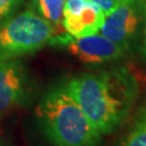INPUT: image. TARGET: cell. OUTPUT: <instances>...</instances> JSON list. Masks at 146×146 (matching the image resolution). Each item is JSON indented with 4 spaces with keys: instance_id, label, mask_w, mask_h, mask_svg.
<instances>
[{
    "instance_id": "cell-12",
    "label": "cell",
    "mask_w": 146,
    "mask_h": 146,
    "mask_svg": "<svg viewBox=\"0 0 146 146\" xmlns=\"http://www.w3.org/2000/svg\"><path fill=\"white\" fill-rule=\"evenodd\" d=\"M144 28H143V47H142V52L143 55L146 58V2L145 8H144Z\"/></svg>"
},
{
    "instance_id": "cell-8",
    "label": "cell",
    "mask_w": 146,
    "mask_h": 146,
    "mask_svg": "<svg viewBox=\"0 0 146 146\" xmlns=\"http://www.w3.org/2000/svg\"><path fill=\"white\" fill-rule=\"evenodd\" d=\"M120 146H146V102L137 108Z\"/></svg>"
},
{
    "instance_id": "cell-9",
    "label": "cell",
    "mask_w": 146,
    "mask_h": 146,
    "mask_svg": "<svg viewBox=\"0 0 146 146\" xmlns=\"http://www.w3.org/2000/svg\"><path fill=\"white\" fill-rule=\"evenodd\" d=\"M65 1L66 0H34L37 10L41 14L42 17H44L46 20L50 22L53 27L56 26V35L62 34L58 31V28L60 27L63 28L62 17Z\"/></svg>"
},
{
    "instance_id": "cell-7",
    "label": "cell",
    "mask_w": 146,
    "mask_h": 146,
    "mask_svg": "<svg viewBox=\"0 0 146 146\" xmlns=\"http://www.w3.org/2000/svg\"><path fill=\"white\" fill-rule=\"evenodd\" d=\"M105 22L103 10L88 0H66L63 8L62 26L75 38L98 34Z\"/></svg>"
},
{
    "instance_id": "cell-4",
    "label": "cell",
    "mask_w": 146,
    "mask_h": 146,
    "mask_svg": "<svg viewBox=\"0 0 146 146\" xmlns=\"http://www.w3.org/2000/svg\"><path fill=\"white\" fill-rule=\"evenodd\" d=\"M145 0H119L114 10L105 16L101 35L128 49L136 39L144 20Z\"/></svg>"
},
{
    "instance_id": "cell-1",
    "label": "cell",
    "mask_w": 146,
    "mask_h": 146,
    "mask_svg": "<svg viewBox=\"0 0 146 146\" xmlns=\"http://www.w3.org/2000/svg\"><path fill=\"white\" fill-rule=\"evenodd\" d=\"M65 87L102 135L125 123L140 93L137 80L125 67L81 74Z\"/></svg>"
},
{
    "instance_id": "cell-10",
    "label": "cell",
    "mask_w": 146,
    "mask_h": 146,
    "mask_svg": "<svg viewBox=\"0 0 146 146\" xmlns=\"http://www.w3.org/2000/svg\"><path fill=\"white\" fill-rule=\"evenodd\" d=\"M21 3L22 0H0V21L13 13Z\"/></svg>"
},
{
    "instance_id": "cell-11",
    "label": "cell",
    "mask_w": 146,
    "mask_h": 146,
    "mask_svg": "<svg viewBox=\"0 0 146 146\" xmlns=\"http://www.w3.org/2000/svg\"><path fill=\"white\" fill-rule=\"evenodd\" d=\"M90 2H93L96 5H99L100 8L103 10L105 16L110 14L111 11L114 10L116 5L118 3L119 0H88Z\"/></svg>"
},
{
    "instance_id": "cell-6",
    "label": "cell",
    "mask_w": 146,
    "mask_h": 146,
    "mask_svg": "<svg viewBox=\"0 0 146 146\" xmlns=\"http://www.w3.org/2000/svg\"><path fill=\"white\" fill-rule=\"evenodd\" d=\"M31 86L24 65L16 58L0 60V117L22 105Z\"/></svg>"
},
{
    "instance_id": "cell-13",
    "label": "cell",
    "mask_w": 146,
    "mask_h": 146,
    "mask_svg": "<svg viewBox=\"0 0 146 146\" xmlns=\"http://www.w3.org/2000/svg\"><path fill=\"white\" fill-rule=\"evenodd\" d=\"M0 146H3V144H2V142L0 141Z\"/></svg>"
},
{
    "instance_id": "cell-3",
    "label": "cell",
    "mask_w": 146,
    "mask_h": 146,
    "mask_svg": "<svg viewBox=\"0 0 146 146\" xmlns=\"http://www.w3.org/2000/svg\"><path fill=\"white\" fill-rule=\"evenodd\" d=\"M55 29L34 11H24L0 27V60L35 53L51 41Z\"/></svg>"
},
{
    "instance_id": "cell-5",
    "label": "cell",
    "mask_w": 146,
    "mask_h": 146,
    "mask_svg": "<svg viewBox=\"0 0 146 146\" xmlns=\"http://www.w3.org/2000/svg\"><path fill=\"white\" fill-rule=\"evenodd\" d=\"M50 42L58 46H66L69 52L86 64H103L117 61L127 52L123 47L101 34L75 38L64 31L53 36Z\"/></svg>"
},
{
    "instance_id": "cell-2",
    "label": "cell",
    "mask_w": 146,
    "mask_h": 146,
    "mask_svg": "<svg viewBox=\"0 0 146 146\" xmlns=\"http://www.w3.org/2000/svg\"><path fill=\"white\" fill-rule=\"evenodd\" d=\"M43 135L53 146H99L102 134L65 84L49 90L36 108Z\"/></svg>"
}]
</instances>
